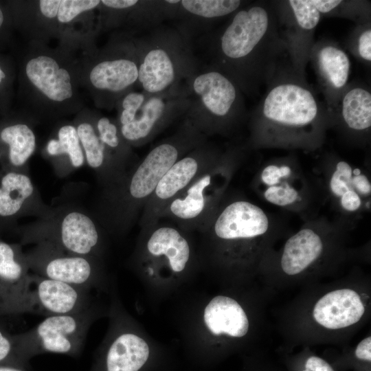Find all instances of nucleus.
Here are the masks:
<instances>
[{
  "label": "nucleus",
  "instance_id": "aec40b11",
  "mask_svg": "<svg viewBox=\"0 0 371 371\" xmlns=\"http://www.w3.org/2000/svg\"><path fill=\"white\" fill-rule=\"evenodd\" d=\"M323 243L319 236L311 229H303L286 242L281 258V267L288 275L297 274L320 256Z\"/></svg>",
  "mask_w": 371,
  "mask_h": 371
},
{
  "label": "nucleus",
  "instance_id": "f257e3e1",
  "mask_svg": "<svg viewBox=\"0 0 371 371\" xmlns=\"http://www.w3.org/2000/svg\"><path fill=\"white\" fill-rule=\"evenodd\" d=\"M17 76L19 110L33 120L76 115L85 107L77 57L60 47L29 41Z\"/></svg>",
  "mask_w": 371,
  "mask_h": 371
},
{
  "label": "nucleus",
  "instance_id": "7ed1b4c3",
  "mask_svg": "<svg viewBox=\"0 0 371 371\" xmlns=\"http://www.w3.org/2000/svg\"><path fill=\"white\" fill-rule=\"evenodd\" d=\"M135 35L116 31L106 43L78 58L81 87L95 107L111 111L138 81Z\"/></svg>",
  "mask_w": 371,
  "mask_h": 371
},
{
  "label": "nucleus",
  "instance_id": "393cba45",
  "mask_svg": "<svg viewBox=\"0 0 371 371\" xmlns=\"http://www.w3.org/2000/svg\"><path fill=\"white\" fill-rule=\"evenodd\" d=\"M243 4L239 0H177L175 18L202 23L234 14Z\"/></svg>",
  "mask_w": 371,
  "mask_h": 371
},
{
  "label": "nucleus",
  "instance_id": "412c9836",
  "mask_svg": "<svg viewBox=\"0 0 371 371\" xmlns=\"http://www.w3.org/2000/svg\"><path fill=\"white\" fill-rule=\"evenodd\" d=\"M44 154L54 163L80 168L85 158L73 122L61 121L55 127L44 148Z\"/></svg>",
  "mask_w": 371,
  "mask_h": 371
},
{
  "label": "nucleus",
  "instance_id": "c9c22d12",
  "mask_svg": "<svg viewBox=\"0 0 371 371\" xmlns=\"http://www.w3.org/2000/svg\"><path fill=\"white\" fill-rule=\"evenodd\" d=\"M14 30L12 15L6 1H0V49L11 43Z\"/></svg>",
  "mask_w": 371,
  "mask_h": 371
},
{
  "label": "nucleus",
  "instance_id": "0eeeda50",
  "mask_svg": "<svg viewBox=\"0 0 371 371\" xmlns=\"http://www.w3.org/2000/svg\"><path fill=\"white\" fill-rule=\"evenodd\" d=\"M185 85L160 94L132 90L117 102L115 118L120 133L131 146L150 141L189 107Z\"/></svg>",
  "mask_w": 371,
  "mask_h": 371
},
{
  "label": "nucleus",
  "instance_id": "6ab92c4d",
  "mask_svg": "<svg viewBox=\"0 0 371 371\" xmlns=\"http://www.w3.org/2000/svg\"><path fill=\"white\" fill-rule=\"evenodd\" d=\"M203 318L209 330L215 335L242 337L249 329L245 312L235 300L227 296L214 297L205 307Z\"/></svg>",
  "mask_w": 371,
  "mask_h": 371
},
{
  "label": "nucleus",
  "instance_id": "a18cd8bd",
  "mask_svg": "<svg viewBox=\"0 0 371 371\" xmlns=\"http://www.w3.org/2000/svg\"><path fill=\"white\" fill-rule=\"evenodd\" d=\"M361 174V170L359 168H355L354 170H352V175H358Z\"/></svg>",
  "mask_w": 371,
  "mask_h": 371
},
{
  "label": "nucleus",
  "instance_id": "9b49d317",
  "mask_svg": "<svg viewBox=\"0 0 371 371\" xmlns=\"http://www.w3.org/2000/svg\"><path fill=\"white\" fill-rule=\"evenodd\" d=\"M99 14L102 32L113 30L135 35L172 19V5L170 0H100Z\"/></svg>",
  "mask_w": 371,
  "mask_h": 371
},
{
  "label": "nucleus",
  "instance_id": "1a4fd4ad",
  "mask_svg": "<svg viewBox=\"0 0 371 371\" xmlns=\"http://www.w3.org/2000/svg\"><path fill=\"white\" fill-rule=\"evenodd\" d=\"M25 257L29 268L44 278L88 289L98 281V269L92 256L68 254L41 242Z\"/></svg>",
  "mask_w": 371,
  "mask_h": 371
},
{
  "label": "nucleus",
  "instance_id": "20e7f679",
  "mask_svg": "<svg viewBox=\"0 0 371 371\" xmlns=\"http://www.w3.org/2000/svg\"><path fill=\"white\" fill-rule=\"evenodd\" d=\"M138 58L137 87L148 94L179 88L198 69L190 38L179 28L157 26L134 37Z\"/></svg>",
  "mask_w": 371,
  "mask_h": 371
},
{
  "label": "nucleus",
  "instance_id": "9d476101",
  "mask_svg": "<svg viewBox=\"0 0 371 371\" xmlns=\"http://www.w3.org/2000/svg\"><path fill=\"white\" fill-rule=\"evenodd\" d=\"M319 105L306 87L293 82L272 87L262 104V116L270 123L286 128H302L313 123L319 115Z\"/></svg>",
  "mask_w": 371,
  "mask_h": 371
},
{
  "label": "nucleus",
  "instance_id": "79ce46f5",
  "mask_svg": "<svg viewBox=\"0 0 371 371\" xmlns=\"http://www.w3.org/2000/svg\"><path fill=\"white\" fill-rule=\"evenodd\" d=\"M355 355L360 359L371 361V337L363 339L357 346Z\"/></svg>",
  "mask_w": 371,
  "mask_h": 371
},
{
  "label": "nucleus",
  "instance_id": "a878e982",
  "mask_svg": "<svg viewBox=\"0 0 371 371\" xmlns=\"http://www.w3.org/2000/svg\"><path fill=\"white\" fill-rule=\"evenodd\" d=\"M94 111L95 110L84 107L76 114L73 122L78 132L85 162L89 167L99 169L112 160L98 135Z\"/></svg>",
  "mask_w": 371,
  "mask_h": 371
},
{
  "label": "nucleus",
  "instance_id": "37998d69",
  "mask_svg": "<svg viewBox=\"0 0 371 371\" xmlns=\"http://www.w3.org/2000/svg\"><path fill=\"white\" fill-rule=\"evenodd\" d=\"M19 313L17 307L8 301L0 292V315Z\"/></svg>",
  "mask_w": 371,
  "mask_h": 371
},
{
  "label": "nucleus",
  "instance_id": "58836bf2",
  "mask_svg": "<svg viewBox=\"0 0 371 371\" xmlns=\"http://www.w3.org/2000/svg\"><path fill=\"white\" fill-rule=\"evenodd\" d=\"M361 204V198L355 190L347 191L341 196V205L347 211H355Z\"/></svg>",
  "mask_w": 371,
  "mask_h": 371
},
{
  "label": "nucleus",
  "instance_id": "e433bc0d",
  "mask_svg": "<svg viewBox=\"0 0 371 371\" xmlns=\"http://www.w3.org/2000/svg\"><path fill=\"white\" fill-rule=\"evenodd\" d=\"M291 173V168L286 166L278 167L269 165L262 170L261 178L264 183L269 186H276L281 178L287 177Z\"/></svg>",
  "mask_w": 371,
  "mask_h": 371
},
{
  "label": "nucleus",
  "instance_id": "bb28decb",
  "mask_svg": "<svg viewBox=\"0 0 371 371\" xmlns=\"http://www.w3.org/2000/svg\"><path fill=\"white\" fill-rule=\"evenodd\" d=\"M319 71L326 83L339 90L347 83L350 71L348 55L338 47L326 45L317 53Z\"/></svg>",
  "mask_w": 371,
  "mask_h": 371
},
{
  "label": "nucleus",
  "instance_id": "4be33fe9",
  "mask_svg": "<svg viewBox=\"0 0 371 371\" xmlns=\"http://www.w3.org/2000/svg\"><path fill=\"white\" fill-rule=\"evenodd\" d=\"M34 192L30 178L18 170L3 171L0 177V221L17 216Z\"/></svg>",
  "mask_w": 371,
  "mask_h": 371
},
{
  "label": "nucleus",
  "instance_id": "f704fd0d",
  "mask_svg": "<svg viewBox=\"0 0 371 371\" xmlns=\"http://www.w3.org/2000/svg\"><path fill=\"white\" fill-rule=\"evenodd\" d=\"M264 196L273 204L285 206L293 203L297 199L298 193L295 188L286 183L282 186H269Z\"/></svg>",
  "mask_w": 371,
  "mask_h": 371
},
{
  "label": "nucleus",
  "instance_id": "72a5a7b5",
  "mask_svg": "<svg viewBox=\"0 0 371 371\" xmlns=\"http://www.w3.org/2000/svg\"><path fill=\"white\" fill-rule=\"evenodd\" d=\"M352 170L350 166L345 161H339L336 166L330 181L331 191L337 196H341L349 190H353L352 183Z\"/></svg>",
  "mask_w": 371,
  "mask_h": 371
},
{
  "label": "nucleus",
  "instance_id": "39448f33",
  "mask_svg": "<svg viewBox=\"0 0 371 371\" xmlns=\"http://www.w3.org/2000/svg\"><path fill=\"white\" fill-rule=\"evenodd\" d=\"M270 23L269 13L261 5L238 9L210 43V65L230 77L241 91L247 87L254 56L269 32Z\"/></svg>",
  "mask_w": 371,
  "mask_h": 371
},
{
  "label": "nucleus",
  "instance_id": "a19ab883",
  "mask_svg": "<svg viewBox=\"0 0 371 371\" xmlns=\"http://www.w3.org/2000/svg\"><path fill=\"white\" fill-rule=\"evenodd\" d=\"M352 183L354 189H356L362 194H370L371 185L368 179L364 175H354L352 178Z\"/></svg>",
  "mask_w": 371,
  "mask_h": 371
},
{
  "label": "nucleus",
  "instance_id": "b1692460",
  "mask_svg": "<svg viewBox=\"0 0 371 371\" xmlns=\"http://www.w3.org/2000/svg\"><path fill=\"white\" fill-rule=\"evenodd\" d=\"M201 146L190 155L178 159L165 173L154 192L159 200L170 199L195 177L204 153Z\"/></svg>",
  "mask_w": 371,
  "mask_h": 371
},
{
  "label": "nucleus",
  "instance_id": "cd10ccee",
  "mask_svg": "<svg viewBox=\"0 0 371 371\" xmlns=\"http://www.w3.org/2000/svg\"><path fill=\"white\" fill-rule=\"evenodd\" d=\"M341 115L351 129L369 128L371 126L370 92L361 87H354L346 92L341 102Z\"/></svg>",
  "mask_w": 371,
  "mask_h": 371
},
{
  "label": "nucleus",
  "instance_id": "f3484780",
  "mask_svg": "<svg viewBox=\"0 0 371 371\" xmlns=\"http://www.w3.org/2000/svg\"><path fill=\"white\" fill-rule=\"evenodd\" d=\"M268 227V218L260 207L240 201L232 203L223 210L214 229L218 238L233 240L262 235Z\"/></svg>",
  "mask_w": 371,
  "mask_h": 371
},
{
  "label": "nucleus",
  "instance_id": "473e14b6",
  "mask_svg": "<svg viewBox=\"0 0 371 371\" xmlns=\"http://www.w3.org/2000/svg\"><path fill=\"white\" fill-rule=\"evenodd\" d=\"M23 357L14 335L0 327V365L10 366L27 370L30 367Z\"/></svg>",
  "mask_w": 371,
  "mask_h": 371
},
{
  "label": "nucleus",
  "instance_id": "4468645a",
  "mask_svg": "<svg viewBox=\"0 0 371 371\" xmlns=\"http://www.w3.org/2000/svg\"><path fill=\"white\" fill-rule=\"evenodd\" d=\"M29 269L19 245L0 241V292L19 313L35 312Z\"/></svg>",
  "mask_w": 371,
  "mask_h": 371
},
{
  "label": "nucleus",
  "instance_id": "ddd939ff",
  "mask_svg": "<svg viewBox=\"0 0 371 371\" xmlns=\"http://www.w3.org/2000/svg\"><path fill=\"white\" fill-rule=\"evenodd\" d=\"M32 297L35 313L46 316L80 312L91 306L89 289L31 275Z\"/></svg>",
  "mask_w": 371,
  "mask_h": 371
},
{
  "label": "nucleus",
  "instance_id": "c85d7f7f",
  "mask_svg": "<svg viewBox=\"0 0 371 371\" xmlns=\"http://www.w3.org/2000/svg\"><path fill=\"white\" fill-rule=\"evenodd\" d=\"M210 183V175L200 177L189 187L185 196L172 200L169 207L170 212L176 217L185 220L198 217L204 210V192Z\"/></svg>",
  "mask_w": 371,
  "mask_h": 371
},
{
  "label": "nucleus",
  "instance_id": "423d86ee",
  "mask_svg": "<svg viewBox=\"0 0 371 371\" xmlns=\"http://www.w3.org/2000/svg\"><path fill=\"white\" fill-rule=\"evenodd\" d=\"M184 85L190 102L185 121L202 134L218 130L243 108L240 87L212 65L198 68Z\"/></svg>",
  "mask_w": 371,
  "mask_h": 371
},
{
  "label": "nucleus",
  "instance_id": "c756f323",
  "mask_svg": "<svg viewBox=\"0 0 371 371\" xmlns=\"http://www.w3.org/2000/svg\"><path fill=\"white\" fill-rule=\"evenodd\" d=\"M94 120L98 135L111 159L123 160L128 157L131 146L122 136L116 119L102 115L95 111Z\"/></svg>",
  "mask_w": 371,
  "mask_h": 371
},
{
  "label": "nucleus",
  "instance_id": "c03bdc74",
  "mask_svg": "<svg viewBox=\"0 0 371 371\" xmlns=\"http://www.w3.org/2000/svg\"><path fill=\"white\" fill-rule=\"evenodd\" d=\"M0 371H27V370L23 368H17V367L0 365Z\"/></svg>",
  "mask_w": 371,
  "mask_h": 371
},
{
  "label": "nucleus",
  "instance_id": "a211bd4d",
  "mask_svg": "<svg viewBox=\"0 0 371 371\" xmlns=\"http://www.w3.org/2000/svg\"><path fill=\"white\" fill-rule=\"evenodd\" d=\"M365 308L360 296L348 289L333 291L320 298L313 309L316 322L328 329L352 325L361 318Z\"/></svg>",
  "mask_w": 371,
  "mask_h": 371
},
{
  "label": "nucleus",
  "instance_id": "2eb2a0df",
  "mask_svg": "<svg viewBox=\"0 0 371 371\" xmlns=\"http://www.w3.org/2000/svg\"><path fill=\"white\" fill-rule=\"evenodd\" d=\"M42 236L40 243H48L68 254L84 256H92L99 243L94 222L79 211L69 212L54 232Z\"/></svg>",
  "mask_w": 371,
  "mask_h": 371
},
{
  "label": "nucleus",
  "instance_id": "2f4dec72",
  "mask_svg": "<svg viewBox=\"0 0 371 371\" xmlns=\"http://www.w3.org/2000/svg\"><path fill=\"white\" fill-rule=\"evenodd\" d=\"M0 49V115L12 109L16 69L13 58Z\"/></svg>",
  "mask_w": 371,
  "mask_h": 371
},
{
  "label": "nucleus",
  "instance_id": "dca6fc26",
  "mask_svg": "<svg viewBox=\"0 0 371 371\" xmlns=\"http://www.w3.org/2000/svg\"><path fill=\"white\" fill-rule=\"evenodd\" d=\"M150 355L142 338L131 332L119 333L101 350L90 371H142Z\"/></svg>",
  "mask_w": 371,
  "mask_h": 371
},
{
  "label": "nucleus",
  "instance_id": "5701e85b",
  "mask_svg": "<svg viewBox=\"0 0 371 371\" xmlns=\"http://www.w3.org/2000/svg\"><path fill=\"white\" fill-rule=\"evenodd\" d=\"M147 249L153 256H165L172 270L182 271L190 258V247L187 240L175 228L161 227L151 234Z\"/></svg>",
  "mask_w": 371,
  "mask_h": 371
},
{
  "label": "nucleus",
  "instance_id": "6e6552de",
  "mask_svg": "<svg viewBox=\"0 0 371 371\" xmlns=\"http://www.w3.org/2000/svg\"><path fill=\"white\" fill-rule=\"evenodd\" d=\"M96 313L90 306L76 313L47 316L30 330L14 335L23 357L30 362L45 352L78 356Z\"/></svg>",
  "mask_w": 371,
  "mask_h": 371
},
{
  "label": "nucleus",
  "instance_id": "f03ea898",
  "mask_svg": "<svg viewBox=\"0 0 371 371\" xmlns=\"http://www.w3.org/2000/svg\"><path fill=\"white\" fill-rule=\"evenodd\" d=\"M14 30L29 41L48 43L55 39L58 47L76 56L98 47L102 32L100 0L6 1Z\"/></svg>",
  "mask_w": 371,
  "mask_h": 371
},
{
  "label": "nucleus",
  "instance_id": "4c0bfd02",
  "mask_svg": "<svg viewBox=\"0 0 371 371\" xmlns=\"http://www.w3.org/2000/svg\"><path fill=\"white\" fill-rule=\"evenodd\" d=\"M357 52L366 61L371 60V30L366 29L361 33L357 41Z\"/></svg>",
  "mask_w": 371,
  "mask_h": 371
},
{
  "label": "nucleus",
  "instance_id": "f8f14e48",
  "mask_svg": "<svg viewBox=\"0 0 371 371\" xmlns=\"http://www.w3.org/2000/svg\"><path fill=\"white\" fill-rule=\"evenodd\" d=\"M27 115L12 109L0 117V162L3 171L23 168L36 148V137Z\"/></svg>",
  "mask_w": 371,
  "mask_h": 371
},
{
  "label": "nucleus",
  "instance_id": "7c9ffc66",
  "mask_svg": "<svg viewBox=\"0 0 371 371\" xmlns=\"http://www.w3.org/2000/svg\"><path fill=\"white\" fill-rule=\"evenodd\" d=\"M288 2L297 24L305 30L314 29L322 14L331 12L342 3L337 0H291Z\"/></svg>",
  "mask_w": 371,
  "mask_h": 371
},
{
  "label": "nucleus",
  "instance_id": "ea45409f",
  "mask_svg": "<svg viewBox=\"0 0 371 371\" xmlns=\"http://www.w3.org/2000/svg\"><path fill=\"white\" fill-rule=\"evenodd\" d=\"M302 371H334L333 368L324 359L317 357H309Z\"/></svg>",
  "mask_w": 371,
  "mask_h": 371
}]
</instances>
